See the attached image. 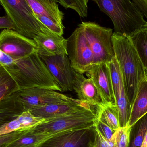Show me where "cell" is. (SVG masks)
Here are the masks:
<instances>
[{
	"mask_svg": "<svg viewBox=\"0 0 147 147\" xmlns=\"http://www.w3.org/2000/svg\"><path fill=\"white\" fill-rule=\"evenodd\" d=\"M24 111L18 91L0 101V127L17 118Z\"/></svg>",
	"mask_w": 147,
	"mask_h": 147,
	"instance_id": "18",
	"label": "cell"
},
{
	"mask_svg": "<svg viewBox=\"0 0 147 147\" xmlns=\"http://www.w3.org/2000/svg\"><path fill=\"white\" fill-rule=\"evenodd\" d=\"M38 47V53L40 56L51 57L67 54V39L56 34L48 29L35 36L33 38Z\"/></svg>",
	"mask_w": 147,
	"mask_h": 147,
	"instance_id": "14",
	"label": "cell"
},
{
	"mask_svg": "<svg viewBox=\"0 0 147 147\" xmlns=\"http://www.w3.org/2000/svg\"><path fill=\"white\" fill-rule=\"evenodd\" d=\"M147 113V78L140 82L136 96L131 106L130 117L128 125L133 127Z\"/></svg>",
	"mask_w": 147,
	"mask_h": 147,
	"instance_id": "19",
	"label": "cell"
},
{
	"mask_svg": "<svg viewBox=\"0 0 147 147\" xmlns=\"http://www.w3.org/2000/svg\"><path fill=\"white\" fill-rule=\"evenodd\" d=\"M132 127L136 129L134 137L129 147H141L147 131V113L142 117Z\"/></svg>",
	"mask_w": 147,
	"mask_h": 147,
	"instance_id": "24",
	"label": "cell"
},
{
	"mask_svg": "<svg viewBox=\"0 0 147 147\" xmlns=\"http://www.w3.org/2000/svg\"><path fill=\"white\" fill-rule=\"evenodd\" d=\"M53 135L41 134L30 129L7 147H38Z\"/></svg>",
	"mask_w": 147,
	"mask_h": 147,
	"instance_id": "23",
	"label": "cell"
},
{
	"mask_svg": "<svg viewBox=\"0 0 147 147\" xmlns=\"http://www.w3.org/2000/svg\"><path fill=\"white\" fill-rule=\"evenodd\" d=\"M110 71L115 104L119 112L120 127L128 124L131 105L124 86L121 71L115 57L108 63Z\"/></svg>",
	"mask_w": 147,
	"mask_h": 147,
	"instance_id": "11",
	"label": "cell"
},
{
	"mask_svg": "<svg viewBox=\"0 0 147 147\" xmlns=\"http://www.w3.org/2000/svg\"><path fill=\"white\" fill-rule=\"evenodd\" d=\"M39 56L62 91L73 90L77 72L72 68L68 55Z\"/></svg>",
	"mask_w": 147,
	"mask_h": 147,
	"instance_id": "9",
	"label": "cell"
},
{
	"mask_svg": "<svg viewBox=\"0 0 147 147\" xmlns=\"http://www.w3.org/2000/svg\"><path fill=\"white\" fill-rule=\"evenodd\" d=\"M92 108L45 119L32 129L38 134L51 135L68 130L91 127L94 126L98 119L97 111H95Z\"/></svg>",
	"mask_w": 147,
	"mask_h": 147,
	"instance_id": "4",
	"label": "cell"
},
{
	"mask_svg": "<svg viewBox=\"0 0 147 147\" xmlns=\"http://www.w3.org/2000/svg\"><path fill=\"white\" fill-rule=\"evenodd\" d=\"M94 127L95 129L97 130L105 138L109 140H113L116 131L113 130L106 123L97 119L94 124Z\"/></svg>",
	"mask_w": 147,
	"mask_h": 147,
	"instance_id": "31",
	"label": "cell"
},
{
	"mask_svg": "<svg viewBox=\"0 0 147 147\" xmlns=\"http://www.w3.org/2000/svg\"><path fill=\"white\" fill-rule=\"evenodd\" d=\"M17 119L20 123L21 129L24 130L33 129L45 120L34 116L29 110L24 111L18 117Z\"/></svg>",
	"mask_w": 147,
	"mask_h": 147,
	"instance_id": "25",
	"label": "cell"
},
{
	"mask_svg": "<svg viewBox=\"0 0 147 147\" xmlns=\"http://www.w3.org/2000/svg\"><path fill=\"white\" fill-rule=\"evenodd\" d=\"M73 90L80 101L97 108L104 105L101 95L91 78H86L83 74L77 73Z\"/></svg>",
	"mask_w": 147,
	"mask_h": 147,
	"instance_id": "15",
	"label": "cell"
},
{
	"mask_svg": "<svg viewBox=\"0 0 147 147\" xmlns=\"http://www.w3.org/2000/svg\"><path fill=\"white\" fill-rule=\"evenodd\" d=\"M91 147H117L115 137L113 140H109L105 138L95 128V135Z\"/></svg>",
	"mask_w": 147,
	"mask_h": 147,
	"instance_id": "30",
	"label": "cell"
},
{
	"mask_svg": "<svg viewBox=\"0 0 147 147\" xmlns=\"http://www.w3.org/2000/svg\"><path fill=\"white\" fill-rule=\"evenodd\" d=\"M86 74L94 82L101 95L104 105L115 104L111 75L108 63L93 65Z\"/></svg>",
	"mask_w": 147,
	"mask_h": 147,
	"instance_id": "13",
	"label": "cell"
},
{
	"mask_svg": "<svg viewBox=\"0 0 147 147\" xmlns=\"http://www.w3.org/2000/svg\"><path fill=\"white\" fill-rule=\"evenodd\" d=\"M132 127L127 125L117 129L114 135L117 147H129L131 142Z\"/></svg>",
	"mask_w": 147,
	"mask_h": 147,
	"instance_id": "26",
	"label": "cell"
},
{
	"mask_svg": "<svg viewBox=\"0 0 147 147\" xmlns=\"http://www.w3.org/2000/svg\"><path fill=\"white\" fill-rule=\"evenodd\" d=\"M6 69L20 90L41 88L62 91L37 52L14 59L12 64Z\"/></svg>",
	"mask_w": 147,
	"mask_h": 147,
	"instance_id": "2",
	"label": "cell"
},
{
	"mask_svg": "<svg viewBox=\"0 0 147 147\" xmlns=\"http://www.w3.org/2000/svg\"><path fill=\"white\" fill-rule=\"evenodd\" d=\"M138 9L147 19V0H132Z\"/></svg>",
	"mask_w": 147,
	"mask_h": 147,
	"instance_id": "33",
	"label": "cell"
},
{
	"mask_svg": "<svg viewBox=\"0 0 147 147\" xmlns=\"http://www.w3.org/2000/svg\"><path fill=\"white\" fill-rule=\"evenodd\" d=\"M1 28L12 29L16 31L14 24L7 15L5 16L0 17V29Z\"/></svg>",
	"mask_w": 147,
	"mask_h": 147,
	"instance_id": "32",
	"label": "cell"
},
{
	"mask_svg": "<svg viewBox=\"0 0 147 147\" xmlns=\"http://www.w3.org/2000/svg\"><path fill=\"white\" fill-rule=\"evenodd\" d=\"M65 8L75 10L81 17H86L88 13V0H61Z\"/></svg>",
	"mask_w": 147,
	"mask_h": 147,
	"instance_id": "27",
	"label": "cell"
},
{
	"mask_svg": "<svg viewBox=\"0 0 147 147\" xmlns=\"http://www.w3.org/2000/svg\"><path fill=\"white\" fill-rule=\"evenodd\" d=\"M67 51L71 66L77 73H86L94 65L92 51L79 25L67 39Z\"/></svg>",
	"mask_w": 147,
	"mask_h": 147,
	"instance_id": "7",
	"label": "cell"
},
{
	"mask_svg": "<svg viewBox=\"0 0 147 147\" xmlns=\"http://www.w3.org/2000/svg\"><path fill=\"white\" fill-rule=\"evenodd\" d=\"M35 16L47 17L63 25L64 14L59 10L57 2L54 0H26Z\"/></svg>",
	"mask_w": 147,
	"mask_h": 147,
	"instance_id": "17",
	"label": "cell"
},
{
	"mask_svg": "<svg viewBox=\"0 0 147 147\" xmlns=\"http://www.w3.org/2000/svg\"><path fill=\"white\" fill-rule=\"evenodd\" d=\"M18 93L20 102L25 111L51 104L74 102L80 101L55 90L45 88H34L20 90Z\"/></svg>",
	"mask_w": 147,
	"mask_h": 147,
	"instance_id": "10",
	"label": "cell"
},
{
	"mask_svg": "<svg viewBox=\"0 0 147 147\" xmlns=\"http://www.w3.org/2000/svg\"><path fill=\"white\" fill-rule=\"evenodd\" d=\"M92 107L80 100L74 102L54 103L41 105L28 110L34 116L45 119L73 113Z\"/></svg>",
	"mask_w": 147,
	"mask_h": 147,
	"instance_id": "16",
	"label": "cell"
},
{
	"mask_svg": "<svg viewBox=\"0 0 147 147\" xmlns=\"http://www.w3.org/2000/svg\"><path fill=\"white\" fill-rule=\"evenodd\" d=\"M37 20L41 22L50 31L56 34L62 36L64 33V26L51 20V19L42 16H36Z\"/></svg>",
	"mask_w": 147,
	"mask_h": 147,
	"instance_id": "28",
	"label": "cell"
},
{
	"mask_svg": "<svg viewBox=\"0 0 147 147\" xmlns=\"http://www.w3.org/2000/svg\"><path fill=\"white\" fill-rule=\"evenodd\" d=\"M30 130V129H29ZM28 130L19 129L11 133L0 135V147H7L19 139Z\"/></svg>",
	"mask_w": 147,
	"mask_h": 147,
	"instance_id": "29",
	"label": "cell"
},
{
	"mask_svg": "<svg viewBox=\"0 0 147 147\" xmlns=\"http://www.w3.org/2000/svg\"><path fill=\"white\" fill-rule=\"evenodd\" d=\"M129 36L134 45L145 69H147V21Z\"/></svg>",
	"mask_w": 147,
	"mask_h": 147,
	"instance_id": "20",
	"label": "cell"
},
{
	"mask_svg": "<svg viewBox=\"0 0 147 147\" xmlns=\"http://www.w3.org/2000/svg\"><path fill=\"white\" fill-rule=\"evenodd\" d=\"M79 25L92 51L94 65L111 62L115 57L112 29L93 22H82Z\"/></svg>",
	"mask_w": 147,
	"mask_h": 147,
	"instance_id": "6",
	"label": "cell"
},
{
	"mask_svg": "<svg viewBox=\"0 0 147 147\" xmlns=\"http://www.w3.org/2000/svg\"><path fill=\"white\" fill-rule=\"evenodd\" d=\"M54 1H56V2L59 3H60V4H61V5L64 6L63 3V2L61 0H54Z\"/></svg>",
	"mask_w": 147,
	"mask_h": 147,
	"instance_id": "35",
	"label": "cell"
},
{
	"mask_svg": "<svg viewBox=\"0 0 147 147\" xmlns=\"http://www.w3.org/2000/svg\"><path fill=\"white\" fill-rule=\"evenodd\" d=\"M98 119L115 131L120 127L119 112L115 104L105 105L97 109Z\"/></svg>",
	"mask_w": 147,
	"mask_h": 147,
	"instance_id": "21",
	"label": "cell"
},
{
	"mask_svg": "<svg viewBox=\"0 0 147 147\" xmlns=\"http://www.w3.org/2000/svg\"><path fill=\"white\" fill-rule=\"evenodd\" d=\"M145 74H146V77L147 78V69H145Z\"/></svg>",
	"mask_w": 147,
	"mask_h": 147,
	"instance_id": "36",
	"label": "cell"
},
{
	"mask_svg": "<svg viewBox=\"0 0 147 147\" xmlns=\"http://www.w3.org/2000/svg\"><path fill=\"white\" fill-rule=\"evenodd\" d=\"M0 4L14 24L16 31L20 34L33 39L48 29L37 20L26 0H0Z\"/></svg>",
	"mask_w": 147,
	"mask_h": 147,
	"instance_id": "5",
	"label": "cell"
},
{
	"mask_svg": "<svg viewBox=\"0 0 147 147\" xmlns=\"http://www.w3.org/2000/svg\"><path fill=\"white\" fill-rule=\"evenodd\" d=\"M112 43L131 106L140 82L146 77L145 68L129 36L114 32Z\"/></svg>",
	"mask_w": 147,
	"mask_h": 147,
	"instance_id": "1",
	"label": "cell"
},
{
	"mask_svg": "<svg viewBox=\"0 0 147 147\" xmlns=\"http://www.w3.org/2000/svg\"><path fill=\"white\" fill-rule=\"evenodd\" d=\"M0 50L13 59H18L38 51V47L34 39L15 30L5 29L0 33Z\"/></svg>",
	"mask_w": 147,
	"mask_h": 147,
	"instance_id": "8",
	"label": "cell"
},
{
	"mask_svg": "<svg viewBox=\"0 0 147 147\" xmlns=\"http://www.w3.org/2000/svg\"><path fill=\"white\" fill-rule=\"evenodd\" d=\"M95 127L64 131L54 134L38 147H91Z\"/></svg>",
	"mask_w": 147,
	"mask_h": 147,
	"instance_id": "12",
	"label": "cell"
},
{
	"mask_svg": "<svg viewBox=\"0 0 147 147\" xmlns=\"http://www.w3.org/2000/svg\"><path fill=\"white\" fill-rule=\"evenodd\" d=\"M91 1L96 2L100 10L111 19L116 33L129 36L146 22L132 0Z\"/></svg>",
	"mask_w": 147,
	"mask_h": 147,
	"instance_id": "3",
	"label": "cell"
},
{
	"mask_svg": "<svg viewBox=\"0 0 147 147\" xmlns=\"http://www.w3.org/2000/svg\"><path fill=\"white\" fill-rule=\"evenodd\" d=\"M20 90L18 84L10 74L0 64V101Z\"/></svg>",
	"mask_w": 147,
	"mask_h": 147,
	"instance_id": "22",
	"label": "cell"
},
{
	"mask_svg": "<svg viewBox=\"0 0 147 147\" xmlns=\"http://www.w3.org/2000/svg\"><path fill=\"white\" fill-rule=\"evenodd\" d=\"M141 147H147V131Z\"/></svg>",
	"mask_w": 147,
	"mask_h": 147,
	"instance_id": "34",
	"label": "cell"
}]
</instances>
